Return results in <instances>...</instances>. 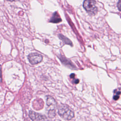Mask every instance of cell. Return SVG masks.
Returning a JSON list of instances; mask_svg holds the SVG:
<instances>
[{
    "mask_svg": "<svg viewBox=\"0 0 121 121\" xmlns=\"http://www.w3.org/2000/svg\"><path fill=\"white\" fill-rule=\"evenodd\" d=\"M58 113L64 120H70L74 117V112L67 104H61L58 108Z\"/></svg>",
    "mask_w": 121,
    "mask_h": 121,
    "instance_id": "obj_1",
    "label": "cell"
},
{
    "mask_svg": "<svg viewBox=\"0 0 121 121\" xmlns=\"http://www.w3.org/2000/svg\"><path fill=\"white\" fill-rule=\"evenodd\" d=\"M2 80V74H1V69L0 67V82H1Z\"/></svg>",
    "mask_w": 121,
    "mask_h": 121,
    "instance_id": "obj_10",
    "label": "cell"
},
{
    "mask_svg": "<svg viewBox=\"0 0 121 121\" xmlns=\"http://www.w3.org/2000/svg\"><path fill=\"white\" fill-rule=\"evenodd\" d=\"M79 80L78 79H76V80H74V83L75 84H78V82H79Z\"/></svg>",
    "mask_w": 121,
    "mask_h": 121,
    "instance_id": "obj_12",
    "label": "cell"
},
{
    "mask_svg": "<svg viewBox=\"0 0 121 121\" xmlns=\"http://www.w3.org/2000/svg\"><path fill=\"white\" fill-rule=\"evenodd\" d=\"M70 77L71 78H74V77H75V74H73V73L71 74H70Z\"/></svg>",
    "mask_w": 121,
    "mask_h": 121,
    "instance_id": "obj_11",
    "label": "cell"
},
{
    "mask_svg": "<svg viewBox=\"0 0 121 121\" xmlns=\"http://www.w3.org/2000/svg\"><path fill=\"white\" fill-rule=\"evenodd\" d=\"M62 21L57 12H55L50 20V22L53 23H58Z\"/></svg>",
    "mask_w": 121,
    "mask_h": 121,
    "instance_id": "obj_6",
    "label": "cell"
},
{
    "mask_svg": "<svg viewBox=\"0 0 121 121\" xmlns=\"http://www.w3.org/2000/svg\"><path fill=\"white\" fill-rule=\"evenodd\" d=\"M46 104L48 108V115L50 118H53L55 115V108L57 103L54 99L51 96H47Z\"/></svg>",
    "mask_w": 121,
    "mask_h": 121,
    "instance_id": "obj_2",
    "label": "cell"
},
{
    "mask_svg": "<svg viewBox=\"0 0 121 121\" xmlns=\"http://www.w3.org/2000/svg\"><path fill=\"white\" fill-rule=\"evenodd\" d=\"M84 8L91 15H95L97 11V8L96 6V2L92 0H86L83 2Z\"/></svg>",
    "mask_w": 121,
    "mask_h": 121,
    "instance_id": "obj_3",
    "label": "cell"
},
{
    "mask_svg": "<svg viewBox=\"0 0 121 121\" xmlns=\"http://www.w3.org/2000/svg\"><path fill=\"white\" fill-rule=\"evenodd\" d=\"M29 115L33 121H45L46 120V117L45 116L35 112L32 111L29 112Z\"/></svg>",
    "mask_w": 121,
    "mask_h": 121,
    "instance_id": "obj_5",
    "label": "cell"
},
{
    "mask_svg": "<svg viewBox=\"0 0 121 121\" xmlns=\"http://www.w3.org/2000/svg\"><path fill=\"white\" fill-rule=\"evenodd\" d=\"M117 7H118V9L121 11V0H119L118 3H117Z\"/></svg>",
    "mask_w": 121,
    "mask_h": 121,
    "instance_id": "obj_9",
    "label": "cell"
},
{
    "mask_svg": "<svg viewBox=\"0 0 121 121\" xmlns=\"http://www.w3.org/2000/svg\"><path fill=\"white\" fill-rule=\"evenodd\" d=\"M28 59L32 64H36L41 62L43 56L37 53H32L28 55Z\"/></svg>",
    "mask_w": 121,
    "mask_h": 121,
    "instance_id": "obj_4",
    "label": "cell"
},
{
    "mask_svg": "<svg viewBox=\"0 0 121 121\" xmlns=\"http://www.w3.org/2000/svg\"><path fill=\"white\" fill-rule=\"evenodd\" d=\"M121 94V91H117L115 90L114 91V94L113 97V98L114 100H117L120 97V95Z\"/></svg>",
    "mask_w": 121,
    "mask_h": 121,
    "instance_id": "obj_8",
    "label": "cell"
},
{
    "mask_svg": "<svg viewBox=\"0 0 121 121\" xmlns=\"http://www.w3.org/2000/svg\"><path fill=\"white\" fill-rule=\"evenodd\" d=\"M59 37L60 38V39H61L64 43H65L67 44H69L70 45H72V43H71V42L70 41V40H69L68 38H67V37H65L64 36H63V35H61L60 34L59 35Z\"/></svg>",
    "mask_w": 121,
    "mask_h": 121,
    "instance_id": "obj_7",
    "label": "cell"
}]
</instances>
